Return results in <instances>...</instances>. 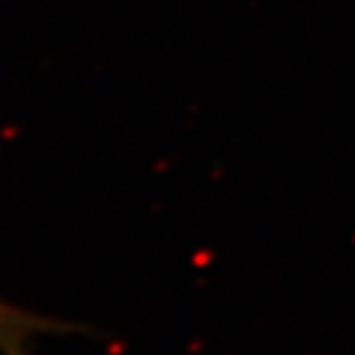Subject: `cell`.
<instances>
[{
	"mask_svg": "<svg viewBox=\"0 0 355 355\" xmlns=\"http://www.w3.org/2000/svg\"><path fill=\"white\" fill-rule=\"evenodd\" d=\"M44 328H57V323L42 321L33 313H25L0 301V350L6 355H25V345L30 343V338Z\"/></svg>",
	"mask_w": 355,
	"mask_h": 355,
	"instance_id": "cell-1",
	"label": "cell"
}]
</instances>
